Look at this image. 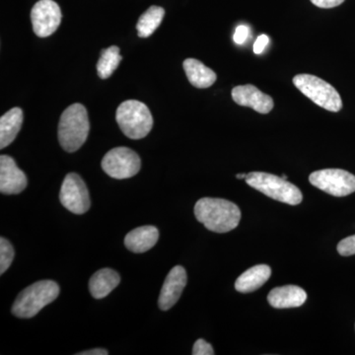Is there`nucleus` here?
I'll list each match as a JSON object with an SVG mask.
<instances>
[{
	"label": "nucleus",
	"instance_id": "1",
	"mask_svg": "<svg viewBox=\"0 0 355 355\" xmlns=\"http://www.w3.org/2000/svg\"><path fill=\"white\" fill-rule=\"evenodd\" d=\"M195 216L212 232L227 233L239 225L241 210L223 198H203L196 203Z\"/></svg>",
	"mask_w": 355,
	"mask_h": 355
},
{
	"label": "nucleus",
	"instance_id": "2",
	"mask_svg": "<svg viewBox=\"0 0 355 355\" xmlns=\"http://www.w3.org/2000/svg\"><path fill=\"white\" fill-rule=\"evenodd\" d=\"M90 123L83 105L72 104L65 110L58 123V141L67 153H76L87 139Z\"/></svg>",
	"mask_w": 355,
	"mask_h": 355
},
{
	"label": "nucleus",
	"instance_id": "3",
	"mask_svg": "<svg viewBox=\"0 0 355 355\" xmlns=\"http://www.w3.org/2000/svg\"><path fill=\"white\" fill-rule=\"evenodd\" d=\"M60 286L53 280H40L26 287L16 298L12 307L13 315L29 319L58 298Z\"/></svg>",
	"mask_w": 355,
	"mask_h": 355
},
{
	"label": "nucleus",
	"instance_id": "4",
	"mask_svg": "<svg viewBox=\"0 0 355 355\" xmlns=\"http://www.w3.org/2000/svg\"><path fill=\"white\" fill-rule=\"evenodd\" d=\"M116 119L121 132L128 139H144L153 127V114L148 107L137 100L121 103L116 110Z\"/></svg>",
	"mask_w": 355,
	"mask_h": 355
},
{
	"label": "nucleus",
	"instance_id": "5",
	"mask_svg": "<svg viewBox=\"0 0 355 355\" xmlns=\"http://www.w3.org/2000/svg\"><path fill=\"white\" fill-rule=\"evenodd\" d=\"M245 180L250 187L277 202L291 205H297L302 202L301 191L282 177L265 172H252L247 174Z\"/></svg>",
	"mask_w": 355,
	"mask_h": 355
},
{
	"label": "nucleus",
	"instance_id": "6",
	"mask_svg": "<svg viewBox=\"0 0 355 355\" xmlns=\"http://www.w3.org/2000/svg\"><path fill=\"white\" fill-rule=\"evenodd\" d=\"M293 83L302 94L321 108L334 113L342 110L340 95L335 87L323 79L311 74H298L294 77Z\"/></svg>",
	"mask_w": 355,
	"mask_h": 355
},
{
	"label": "nucleus",
	"instance_id": "7",
	"mask_svg": "<svg viewBox=\"0 0 355 355\" xmlns=\"http://www.w3.org/2000/svg\"><path fill=\"white\" fill-rule=\"evenodd\" d=\"M309 181L313 186L334 197H347L355 191V176L345 170H319L310 175Z\"/></svg>",
	"mask_w": 355,
	"mask_h": 355
},
{
	"label": "nucleus",
	"instance_id": "8",
	"mask_svg": "<svg viewBox=\"0 0 355 355\" xmlns=\"http://www.w3.org/2000/svg\"><path fill=\"white\" fill-rule=\"evenodd\" d=\"M104 172L114 179H128L139 172V156L128 147H116L110 150L102 160Z\"/></svg>",
	"mask_w": 355,
	"mask_h": 355
},
{
	"label": "nucleus",
	"instance_id": "9",
	"mask_svg": "<svg viewBox=\"0 0 355 355\" xmlns=\"http://www.w3.org/2000/svg\"><path fill=\"white\" fill-rule=\"evenodd\" d=\"M60 200L65 209L74 214H83L90 209L87 187L79 175L69 173L60 189Z\"/></svg>",
	"mask_w": 355,
	"mask_h": 355
},
{
	"label": "nucleus",
	"instance_id": "10",
	"mask_svg": "<svg viewBox=\"0 0 355 355\" xmlns=\"http://www.w3.org/2000/svg\"><path fill=\"white\" fill-rule=\"evenodd\" d=\"M33 30L40 38H46L57 31L62 22V11L53 0H40L31 11Z\"/></svg>",
	"mask_w": 355,
	"mask_h": 355
},
{
	"label": "nucleus",
	"instance_id": "11",
	"mask_svg": "<svg viewBox=\"0 0 355 355\" xmlns=\"http://www.w3.org/2000/svg\"><path fill=\"white\" fill-rule=\"evenodd\" d=\"M27 184L25 173L18 168L14 159L0 156V191L4 195H17L25 190Z\"/></svg>",
	"mask_w": 355,
	"mask_h": 355
},
{
	"label": "nucleus",
	"instance_id": "12",
	"mask_svg": "<svg viewBox=\"0 0 355 355\" xmlns=\"http://www.w3.org/2000/svg\"><path fill=\"white\" fill-rule=\"evenodd\" d=\"M188 282L186 270L181 266H175L166 277L159 296V308L163 311L171 309L181 297Z\"/></svg>",
	"mask_w": 355,
	"mask_h": 355
},
{
	"label": "nucleus",
	"instance_id": "13",
	"mask_svg": "<svg viewBox=\"0 0 355 355\" xmlns=\"http://www.w3.org/2000/svg\"><path fill=\"white\" fill-rule=\"evenodd\" d=\"M232 99L239 106L249 107L263 114L270 113L275 107V102L270 95L265 94L251 84L233 88Z\"/></svg>",
	"mask_w": 355,
	"mask_h": 355
},
{
	"label": "nucleus",
	"instance_id": "14",
	"mask_svg": "<svg viewBox=\"0 0 355 355\" xmlns=\"http://www.w3.org/2000/svg\"><path fill=\"white\" fill-rule=\"evenodd\" d=\"M307 300L304 289L296 286H286L273 288L268 293V301L277 309H288L302 306Z\"/></svg>",
	"mask_w": 355,
	"mask_h": 355
},
{
	"label": "nucleus",
	"instance_id": "15",
	"mask_svg": "<svg viewBox=\"0 0 355 355\" xmlns=\"http://www.w3.org/2000/svg\"><path fill=\"white\" fill-rule=\"evenodd\" d=\"M158 239L157 228L151 225L141 226L128 233L125 238V245L130 252L140 254L155 246Z\"/></svg>",
	"mask_w": 355,
	"mask_h": 355
},
{
	"label": "nucleus",
	"instance_id": "16",
	"mask_svg": "<svg viewBox=\"0 0 355 355\" xmlns=\"http://www.w3.org/2000/svg\"><path fill=\"white\" fill-rule=\"evenodd\" d=\"M272 268L266 265L254 266L243 272L235 282V289L241 293L256 291L270 279Z\"/></svg>",
	"mask_w": 355,
	"mask_h": 355
},
{
	"label": "nucleus",
	"instance_id": "17",
	"mask_svg": "<svg viewBox=\"0 0 355 355\" xmlns=\"http://www.w3.org/2000/svg\"><path fill=\"white\" fill-rule=\"evenodd\" d=\"M121 277L111 268H103L98 270L89 282V291L96 299H102L108 296L120 284Z\"/></svg>",
	"mask_w": 355,
	"mask_h": 355
},
{
	"label": "nucleus",
	"instance_id": "18",
	"mask_svg": "<svg viewBox=\"0 0 355 355\" xmlns=\"http://www.w3.org/2000/svg\"><path fill=\"white\" fill-rule=\"evenodd\" d=\"M184 69L191 85L200 89L209 88L216 81V73L209 67H205L200 60L187 58L184 62Z\"/></svg>",
	"mask_w": 355,
	"mask_h": 355
},
{
	"label": "nucleus",
	"instance_id": "19",
	"mask_svg": "<svg viewBox=\"0 0 355 355\" xmlns=\"http://www.w3.org/2000/svg\"><path fill=\"white\" fill-rule=\"evenodd\" d=\"M23 123V112L13 108L0 119V148L3 149L12 144L19 133Z\"/></svg>",
	"mask_w": 355,
	"mask_h": 355
},
{
	"label": "nucleus",
	"instance_id": "20",
	"mask_svg": "<svg viewBox=\"0 0 355 355\" xmlns=\"http://www.w3.org/2000/svg\"><path fill=\"white\" fill-rule=\"evenodd\" d=\"M165 10L162 7L151 6L140 16L137 29L140 38H148L160 26L164 18Z\"/></svg>",
	"mask_w": 355,
	"mask_h": 355
},
{
	"label": "nucleus",
	"instance_id": "21",
	"mask_svg": "<svg viewBox=\"0 0 355 355\" xmlns=\"http://www.w3.org/2000/svg\"><path fill=\"white\" fill-rule=\"evenodd\" d=\"M123 60L119 46H112L102 51L101 57L98 60L97 71L100 78H109L118 69L119 64Z\"/></svg>",
	"mask_w": 355,
	"mask_h": 355
},
{
	"label": "nucleus",
	"instance_id": "22",
	"mask_svg": "<svg viewBox=\"0 0 355 355\" xmlns=\"http://www.w3.org/2000/svg\"><path fill=\"white\" fill-rule=\"evenodd\" d=\"M14 249L6 238H0V275H3L12 263Z\"/></svg>",
	"mask_w": 355,
	"mask_h": 355
},
{
	"label": "nucleus",
	"instance_id": "23",
	"mask_svg": "<svg viewBox=\"0 0 355 355\" xmlns=\"http://www.w3.org/2000/svg\"><path fill=\"white\" fill-rule=\"evenodd\" d=\"M338 252L343 257H349L355 254V235L345 238L338 243Z\"/></svg>",
	"mask_w": 355,
	"mask_h": 355
},
{
	"label": "nucleus",
	"instance_id": "24",
	"mask_svg": "<svg viewBox=\"0 0 355 355\" xmlns=\"http://www.w3.org/2000/svg\"><path fill=\"white\" fill-rule=\"evenodd\" d=\"M193 355H214V347L210 343L205 342L202 338H200L195 343L193 349Z\"/></svg>",
	"mask_w": 355,
	"mask_h": 355
},
{
	"label": "nucleus",
	"instance_id": "25",
	"mask_svg": "<svg viewBox=\"0 0 355 355\" xmlns=\"http://www.w3.org/2000/svg\"><path fill=\"white\" fill-rule=\"evenodd\" d=\"M248 36H249V28L245 25H240L236 28L233 40H234L236 44H242L246 42Z\"/></svg>",
	"mask_w": 355,
	"mask_h": 355
},
{
	"label": "nucleus",
	"instance_id": "26",
	"mask_svg": "<svg viewBox=\"0 0 355 355\" xmlns=\"http://www.w3.org/2000/svg\"><path fill=\"white\" fill-rule=\"evenodd\" d=\"M310 1L320 8H334L340 6L345 0H310Z\"/></svg>",
	"mask_w": 355,
	"mask_h": 355
},
{
	"label": "nucleus",
	"instance_id": "27",
	"mask_svg": "<svg viewBox=\"0 0 355 355\" xmlns=\"http://www.w3.org/2000/svg\"><path fill=\"white\" fill-rule=\"evenodd\" d=\"M268 37L266 35H261L260 37H258V39L256 40L254 44V53H257V55H260V53H263V50L266 46V44H268Z\"/></svg>",
	"mask_w": 355,
	"mask_h": 355
},
{
	"label": "nucleus",
	"instance_id": "28",
	"mask_svg": "<svg viewBox=\"0 0 355 355\" xmlns=\"http://www.w3.org/2000/svg\"><path fill=\"white\" fill-rule=\"evenodd\" d=\"M108 350L104 349H94L86 350V352H79L77 355H108Z\"/></svg>",
	"mask_w": 355,
	"mask_h": 355
},
{
	"label": "nucleus",
	"instance_id": "29",
	"mask_svg": "<svg viewBox=\"0 0 355 355\" xmlns=\"http://www.w3.org/2000/svg\"><path fill=\"white\" fill-rule=\"evenodd\" d=\"M247 174H237L236 175V178L237 179L241 180V179H246Z\"/></svg>",
	"mask_w": 355,
	"mask_h": 355
},
{
	"label": "nucleus",
	"instance_id": "30",
	"mask_svg": "<svg viewBox=\"0 0 355 355\" xmlns=\"http://www.w3.org/2000/svg\"><path fill=\"white\" fill-rule=\"evenodd\" d=\"M282 178H284V180H287L286 175H282Z\"/></svg>",
	"mask_w": 355,
	"mask_h": 355
}]
</instances>
